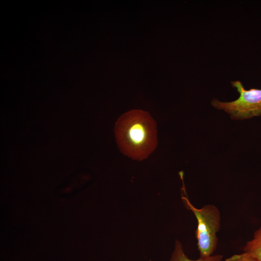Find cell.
Listing matches in <instances>:
<instances>
[{"label":"cell","instance_id":"6","mask_svg":"<svg viewBox=\"0 0 261 261\" xmlns=\"http://www.w3.org/2000/svg\"><path fill=\"white\" fill-rule=\"evenodd\" d=\"M225 261H261L253 258L248 255L242 253L239 254H234L227 258Z\"/></svg>","mask_w":261,"mask_h":261},{"label":"cell","instance_id":"7","mask_svg":"<svg viewBox=\"0 0 261 261\" xmlns=\"http://www.w3.org/2000/svg\"><path fill=\"white\" fill-rule=\"evenodd\" d=\"M151 261V260H149V261Z\"/></svg>","mask_w":261,"mask_h":261},{"label":"cell","instance_id":"5","mask_svg":"<svg viewBox=\"0 0 261 261\" xmlns=\"http://www.w3.org/2000/svg\"><path fill=\"white\" fill-rule=\"evenodd\" d=\"M243 253L261 261V226L254 232L252 239L246 242Z\"/></svg>","mask_w":261,"mask_h":261},{"label":"cell","instance_id":"2","mask_svg":"<svg viewBox=\"0 0 261 261\" xmlns=\"http://www.w3.org/2000/svg\"><path fill=\"white\" fill-rule=\"evenodd\" d=\"M182 199L186 207L193 213L197 220L196 237L200 257L205 258L213 255L218 244L217 234L220 229L221 215L219 209L213 204L197 208L187 197L182 196Z\"/></svg>","mask_w":261,"mask_h":261},{"label":"cell","instance_id":"3","mask_svg":"<svg viewBox=\"0 0 261 261\" xmlns=\"http://www.w3.org/2000/svg\"><path fill=\"white\" fill-rule=\"evenodd\" d=\"M232 86L236 88L239 97L231 102H222L213 99L212 105L224 110L232 118L243 119L261 115V89H245L239 81L231 82Z\"/></svg>","mask_w":261,"mask_h":261},{"label":"cell","instance_id":"4","mask_svg":"<svg viewBox=\"0 0 261 261\" xmlns=\"http://www.w3.org/2000/svg\"><path fill=\"white\" fill-rule=\"evenodd\" d=\"M222 255L217 254L205 258L199 257L195 260H191L185 253L181 242L176 240L170 261H222Z\"/></svg>","mask_w":261,"mask_h":261},{"label":"cell","instance_id":"1","mask_svg":"<svg viewBox=\"0 0 261 261\" xmlns=\"http://www.w3.org/2000/svg\"><path fill=\"white\" fill-rule=\"evenodd\" d=\"M117 146L124 155L141 161L146 159L158 144L157 124L150 115L132 110L122 115L115 125Z\"/></svg>","mask_w":261,"mask_h":261}]
</instances>
